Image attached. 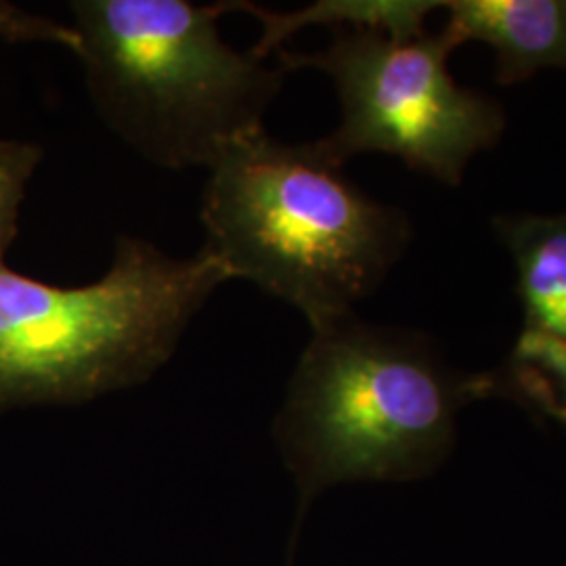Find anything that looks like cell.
I'll return each instance as SVG.
<instances>
[{"label":"cell","instance_id":"8","mask_svg":"<svg viewBox=\"0 0 566 566\" xmlns=\"http://www.w3.org/2000/svg\"><path fill=\"white\" fill-rule=\"evenodd\" d=\"M441 9L434 0H319L296 11H271L248 0L219 2L221 15L242 11L261 21L263 34L250 49L256 60H266L282 51L283 42L311 25H329L332 30H378L395 39H416L426 34V18Z\"/></svg>","mask_w":566,"mask_h":566},{"label":"cell","instance_id":"9","mask_svg":"<svg viewBox=\"0 0 566 566\" xmlns=\"http://www.w3.org/2000/svg\"><path fill=\"white\" fill-rule=\"evenodd\" d=\"M41 160V147L34 143L0 142V263L15 240L25 187Z\"/></svg>","mask_w":566,"mask_h":566},{"label":"cell","instance_id":"5","mask_svg":"<svg viewBox=\"0 0 566 566\" xmlns=\"http://www.w3.org/2000/svg\"><path fill=\"white\" fill-rule=\"evenodd\" d=\"M460 44L447 23L416 39L340 28L324 51H277V57L283 72H324L338 93L343 120L317 142L327 158L344 166L380 151L437 181L460 185L468 163L495 147L506 128L500 103L449 74L447 60Z\"/></svg>","mask_w":566,"mask_h":566},{"label":"cell","instance_id":"6","mask_svg":"<svg viewBox=\"0 0 566 566\" xmlns=\"http://www.w3.org/2000/svg\"><path fill=\"white\" fill-rule=\"evenodd\" d=\"M495 231L512 252L523 329L500 385L566 422V212L502 214Z\"/></svg>","mask_w":566,"mask_h":566},{"label":"cell","instance_id":"4","mask_svg":"<svg viewBox=\"0 0 566 566\" xmlns=\"http://www.w3.org/2000/svg\"><path fill=\"white\" fill-rule=\"evenodd\" d=\"M231 282L206 248L175 259L120 235L102 280L60 287L0 263V407L82 403L149 380Z\"/></svg>","mask_w":566,"mask_h":566},{"label":"cell","instance_id":"3","mask_svg":"<svg viewBox=\"0 0 566 566\" xmlns=\"http://www.w3.org/2000/svg\"><path fill=\"white\" fill-rule=\"evenodd\" d=\"M91 102L147 163L210 168L264 130L282 67L221 39L219 4L187 0H76L70 4Z\"/></svg>","mask_w":566,"mask_h":566},{"label":"cell","instance_id":"2","mask_svg":"<svg viewBox=\"0 0 566 566\" xmlns=\"http://www.w3.org/2000/svg\"><path fill=\"white\" fill-rule=\"evenodd\" d=\"M495 388V376L453 371L411 329L355 313L311 329L273 424L303 510L340 483L430 472L451 447L460 407Z\"/></svg>","mask_w":566,"mask_h":566},{"label":"cell","instance_id":"10","mask_svg":"<svg viewBox=\"0 0 566 566\" xmlns=\"http://www.w3.org/2000/svg\"><path fill=\"white\" fill-rule=\"evenodd\" d=\"M0 36L13 39V41L57 42L70 51L76 44V36L72 34V28L23 13L20 9L9 7V4H0Z\"/></svg>","mask_w":566,"mask_h":566},{"label":"cell","instance_id":"7","mask_svg":"<svg viewBox=\"0 0 566 566\" xmlns=\"http://www.w3.org/2000/svg\"><path fill=\"white\" fill-rule=\"evenodd\" d=\"M441 9L460 41L493 49L500 84L528 81L544 67L566 70V0H451Z\"/></svg>","mask_w":566,"mask_h":566},{"label":"cell","instance_id":"1","mask_svg":"<svg viewBox=\"0 0 566 566\" xmlns=\"http://www.w3.org/2000/svg\"><path fill=\"white\" fill-rule=\"evenodd\" d=\"M200 219L229 277L292 304L311 329L353 315L411 242L403 212L364 193L319 143L266 130L208 168Z\"/></svg>","mask_w":566,"mask_h":566}]
</instances>
